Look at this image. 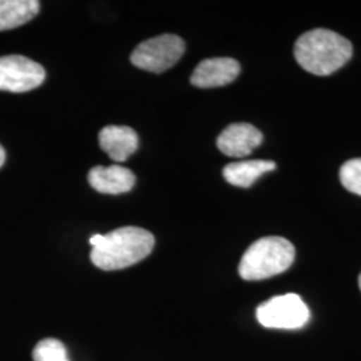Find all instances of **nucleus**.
Segmentation results:
<instances>
[{
  "label": "nucleus",
  "mask_w": 361,
  "mask_h": 361,
  "mask_svg": "<svg viewBox=\"0 0 361 361\" xmlns=\"http://www.w3.org/2000/svg\"><path fill=\"white\" fill-rule=\"evenodd\" d=\"M90 258L102 271H119L135 265L147 257L154 247V235L137 226L119 228L107 234H94L90 238Z\"/></svg>",
  "instance_id": "obj_1"
},
{
  "label": "nucleus",
  "mask_w": 361,
  "mask_h": 361,
  "mask_svg": "<svg viewBox=\"0 0 361 361\" xmlns=\"http://www.w3.org/2000/svg\"><path fill=\"white\" fill-rule=\"evenodd\" d=\"M352 43L335 31L316 28L302 34L295 44L297 63L305 71L325 77L334 74L352 58Z\"/></svg>",
  "instance_id": "obj_2"
},
{
  "label": "nucleus",
  "mask_w": 361,
  "mask_h": 361,
  "mask_svg": "<svg viewBox=\"0 0 361 361\" xmlns=\"http://www.w3.org/2000/svg\"><path fill=\"white\" fill-rule=\"evenodd\" d=\"M296 257V249L283 237H264L246 249L238 273L246 281L267 280L288 271Z\"/></svg>",
  "instance_id": "obj_3"
},
{
  "label": "nucleus",
  "mask_w": 361,
  "mask_h": 361,
  "mask_svg": "<svg viewBox=\"0 0 361 361\" xmlns=\"http://www.w3.org/2000/svg\"><path fill=\"white\" fill-rule=\"evenodd\" d=\"M258 323L269 329H300L310 323L308 305L296 293L274 296L258 305Z\"/></svg>",
  "instance_id": "obj_4"
},
{
  "label": "nucleus",
  "mask_w": 361,
  "mask_h": 361,
  "mask_svg": "<svg viewBox=\"0 0 361 361\" xmlns=\"http://www.w3.org/2000/svg\"><path fill=\"white\" fill-rule=\"evenodd\" d=\"M185 52V42L173 34L147 39L131 52V63L150 73H164L176 65Z\"/></svg>",
  "instance_id": "obj_5"
},
{
  "label": "nucleus",
  "mask_w": 361,
  "mask_h": 361,
  "mask_svg": "<svg viewBox=\"0 0 361 361\" xmlns=\"http://www.w3.org/2000/svg\"><path fill=\"white\" fill-rule=\"evenodd\" d=\"M46 78L43 66L22 56H0V91L26 92L39 87Z\"/></svg>",
  "instance_id": "obj_6"
},
{
  "label": "nucleus",
  "mask_w": 361,
  "mask_h": 361,
  "mask_svg": "<svg viewBox=\"0 0 361 361\" xmlns=\"http://www.w3.org/2000/svg\"><path fill=\"white\" fill-rule=\"evenodd\" d=\"M241 71L240 63L233 58H210L195 67L190 82L200 89H213L232 83Z\"/></svg>",
  "instance_id": "obj_7"
},
{
  "label": "nucleus",
  "mask_w": 361,
  "mask_h": 361,
  "mask_svg": "<svg viewBox=\"0 0 361 361\" xmlns=\"http://www.w3.org/2000/svg\"><path fill=\"white\" fill-rule=\"evenodd\" d=\"M262 133L250 123H232L217 138V147L222 154L241 158L250 154L262 143Z\"/></svg>",
  "instance_id": "obj_8"
},
{
  "label": "nucleus",
  "mask_w": 361,
  "mask_h": 361,
  "mask_svg": "<svg viewBox=\"0 0 361 361\" xmlns=\"http://www.w3.org/2000/svg\"><path fill=\"white\" fill-rule=\"evenodd\" d=\"M89 183L92 189L104 194L128 193L135 185V176L129 169L111 165L95 166L89 173Z\"/></svg>",
  "instance_id": "obj_9"
},
{
  "label": "nucleus",
  "mask_w": 361,
  "mask_h": 361,
  "mask_svg": "<svg viewBox=\"0 0 361 361\" xmlns=\"http://www.w3.org/2000/svg\"><path fill=\"white\" fill-rule=\"evenodd\" d=\"M99 146L116 161L125 162L138 149V135L129 126H106L99 133Z\"/></svg>",
  "instance_id": "obj_10"
},
{
  "label": "nucleus",
  "mask_w": 361,
  "mask_h": 361,
  "mask_svg": "<svg viewBox=\"0 0 361 361\" xmlns=\"http://www.w3.org/2000/svg\"><path fill=\"white\" fill-rule=\"evenodd\" d=\"M277 168L276 162L265 159H252L233 162L222 170V176L228 183L237 188H250L265 173Z\"/></svg>",
  "instance_id": "obj_11"
},
{
  "label": "nucleus",
  "mask_w": 361,
  "mask_h": 361,
  "mask_svg": "<svg viewBox=\"0 0 361 361\" xmlns=\"http://www.w3.org/2000/svg\"><path fill=\"white\" fill-rule=\"evenodd\" d=\"M39 10L40 3L37 0H0V31L26 25Z\"/></svg>",
  "instance_id": "obj_12"
},
{
  "label": "nucleus",
  "mask_w": 361,
  "mask_h": 361,
  "mask_svg": "<svg viewBox=\"0 0 361 361\" xmlns=\"http://www.w3.org/2000/svg\"><path fill=\"white\" fill-rule=\"evenodd\" d=\"M34 361H70L65 344L56 338H43L32 352Z\"/></svg>",
  "instance_id": "obj_13"
},
{
  "label": "nucleus",
  "mask_w": 361,
  "mask_h": 361,
  "mask_svg": "<svg viewBox=\"0 0 361 361\" xmlns=\"http://www.w3.org/2000/svg\"><path fill=\"white\" fill-rule=\"evenodd\" d=\"M340 180L350 193L361 195V158L347 161L340 168Z\"/></svg>",
  "instance_id": "obj_14"
},
{
  "label": "nucleus",
  "mask_w": 361,
  "mask_h": 361,
  "mask_svg": "<svg viewBox=\"0 0 361 361\" xmlns=\"http://www.w3.org/2000/svg\"><path fill=\"white\" fill-rule=\"evenodd\" d=\"M4 162H6V150L0 145V168L4 165Z\"/></svg>",
  "instance_id": "obj_15"
},
{
  "label": "nucleus",
  "mask_w": 361,
  "mask_h": 361,
  "mask_svg": "<svg viewBox=\"0 0 361 361\" xmlns=\"http://www.w3.org/2000/svg\"><path fill=\"white\" fill-rule=\"evenodd\" d=\"M359 288H360V290H361V273H360V276H359Z\"/></svg>",
  "instance_id": "obj_16"
}]
</instances>
